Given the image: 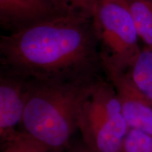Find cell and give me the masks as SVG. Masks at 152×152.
Masks as SVG:
<instances>
[{"label":"cell","mask_w":152,"mask_h":152,"mask_svg":"<svg viewBox=\"0 0 152 152\" xmlns=\"http://www.w3.org/2000/svg\"><path fill=\"white\" fill-rule=\"evenodd\" d=\"M1 66L28 79L66 81L103 71L93 18L69 14L1 35Z\"/></svg>","instance_id":"cell-1"},{"label":"cell","mask_w":152,"mask_h":152,"mask_svg":"<svg viewBox=\"0 0 152 152\" xmlns=\"http://www.w3.org/2000/svg\"><path fill=\"white\" fill-rule=\"evenodd\" d=\"M99 76L66 81L28 80L22 130L50 152L65 147L77 130L81 106Z\"/></svg>","instance_id":"cell-2"},{"label":"cell","mask_w":152,"mask_h":152,"mask_svg":"<svg viewBox=\"0 0 152 152\" xmlns=\"http://www.w3.org/2000/svg\"><path fill=\"white\" fill-rule=\"evenodd\" d=\"M130 128L113 85L100 75L79 113L82 140L94 152H121Z\"/></svg>","instance_id":"cell-3"},{"label":"cell","mask_w":152,"mask_h":152,"mask_svg":"<svg viewBox=\"0 0 152 152\" xmlns=\"http://www.w3.org/2000/svg\"><path fill=\"white\" fill-rule=\"evenodd\" d=\"M93 22L99 42L102 66L128 71L142 49L128 6L103 0Z\"/></svg>","instance_id":"cell-4"},{"label":"cell","mask_w":152,"mask_h":152,"mask_svg":"<svg viewBox=\"0 0 152 152\" xmlns=\"http://www.w3.org/2000/svg\"><path fill=\"white\" fill-rule=\"evenodd\" d=\"M103 71L115 88L129 127L152 135V105L137 87L128 71L103 66Z\"/></svg>","instance_id":"cell-5"},{"label":"cell","mask_w":152,"mask_h":152,"mask_svg":"<svg viewBox=\"0 0 152 152\" xmlns=\"http://www.w3.org/2000/svg\"><path fill=\"white\" fill-rule=\"evenodd\" d=\"M69 14L61 0H0V25L9 33Z\"/></svg>","instance_id":"cell-6"},{"label":"cell","mask_w":152,"mask_h":152,"mask_svg":"<svg viewBox=\"0 0 152 152\" xmlns=\"http://www.w3.org/2000/svg\"><path fill=\"white\" fill-rule=\"evenodd\" d=\"M28 80L1 66L0 68V139L21 124L27 99Z\"/></svg>","instance_id":"cell-7"},{"label":"cell","mask_w":152,"mask_h":152,"mask_svg":"<svg viewBox=\"0 0 152 152\" xmlns=\"http://www.w3.org/2000/svg\"><path fill=\"white\" fill-rule=\"evenodd\" d=\"M139 90L152 105V49L144 47L128 70Z\"/></svg>","instance_id":"cell-8"},{"label":"cell","mask_w":152,"mask_h":152,"mask_svg":"<svg viewBox=\"0 0 152 152\" xmlns=\"http://www.w3.org/2000/svg\"><path fill=\"white\" fill-rule=\"evenodd\" d=\"M140 39L152 49V7L151 0H126Z\"/></svg>","instance_id":"cell-9"},{"label":"cell","mask_w":152,"mask_h":152,"mask_svg":"<svg viewBox=\"0 0 152 152\" xmlns=\"http://www.w3.org/2000/svg\"><path fill=\"white\" fill-rule=\"evenodd\" d=\"M1 152H50L42 143L28 132L16 130L0 139Z\"/></svg>","instance_id":"cell-10"},{"label":"cell","mask_w":152,"mask_h":152,"mask_svg":"<svg viewBox=\"0 0 152 152\" xmlns=\"http://www.w3.org/2000/svg\"><path fill=\"white\" fill-rule=\"evenodd\" d=\"M121 152H152V135L142 130L130 128Z\"/></svg>","instance_id":"cell-11"},{"label":"cell","mask_w":152,"mask_h":152,"mask_svg":"<svg viewBox=\"0 0 152 152\" xmlns=\"http://www.w3.org/2000/svg\"><path fill=\"white\" fill-rule=\"evenodd\" d=\"M75 14L94 18L103 0H61Z\"/></svg>","instance_id":"cell-12"},{"label":"cell","mask_w":152,"mask_h":152,"mask_svg":"<svg viewBox=\"0 0 152 152\" xmlns=\"http://www.w3.org/2000/svg\"><path fill=\"white\" fill-rule=\"evenodd\" d=\"M53 152H94L83 140L72 141L58 151Z\"/></svg>","instance_id":"cell-13"},{"label":"cell","mask_w":152,"mask_h":152,"mask_svg":"<svg viewBox=\"0 0 152 152\" xmlns=\"http://www.w3.org/2000/svg\"><path fill=\"white\" fill-rule=\"evenodd\" d=\"M110 1H115V2H118L119 4H121L125 5V6H128L127 5V1L126 0H110Z\"/></svg>","instance_id":"cell-14"},{"label":"cell","mask_w":152,"mask_h":152,"mask_svg":"<svg viewBox=\"0 0 152 152\" xmlns=\"http://www.w3.org/2000/svg\"><path fill=\"white\" fill-rule=\"evenodd\" d=\"M151 7H152V0H151Z\"/></svg>","instance_id":"cell-15"}]
</instances>
